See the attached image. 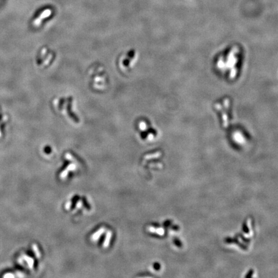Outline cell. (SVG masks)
Returning <instances> with one entry per match:
<instances>
[{
	"label": "cell",
	"mask_w": 278,
	"mask_h": 278,
	"mask_svg": "<svg viewBox=\"0 0 278 278\" xmlns=\"http://www.w3.org/2000/svg\"><path fill=\"white\" fill-rule=\"evenodd\" d=\"M52 13V11L50 9H46V10H45L43 12V13L41 14L40 15V17H39L38 19L36 20L35 21V23L36 24H39V23L41 22V21L43 19V18H45V17H48L50 16V15Z\"/></svg>",
	"instance_id": "6da1fadb"
},
{
	"label": "cell",
	"mask_w": 278,
	"mask_h": 278,
	"mask_svg": "<svg viewBox=\"0 0 278 278\" xmlns=\"http://www.w3.org/2000/svg\"><path fill=\"white\" fill-rule=\"evenodd\" d=\"M104 231H105V229H104V228L100 229L99 231H97L95 234H94L93 236H92V239L93 240H97L99 238L100 235L102 234Z\"/></svg>",
	"instance_id": "7a4b0ae2"
},
{
	"label": "cell",
	"mask_w": 278,
	"mask_h": 278,
	"mask_svg": "<svg viewBox=\"0 0 278 278\" xmlns=\"http://www.w3.org/2000/svg\"><path fill=\"white\" fill-rule=\"evenodd\" d=\"M111 236V234L110 232H109V233H108V234H107L106 238V240H105V244H104V246H105V247H107L108 245H109V240H110Z\"/></svg>",
	"instance_id": "3957f363"
},
{
	"label": "cell",
	"mask_w": 278,
	"mask_h": 278,
	"mask_svg": "<svg viewBox=\"0 0 278 278\" xmlns=\"http://www.w3.org/2000/svg\"><path fill=\"white\" fill-rule=\"evenodd\" d=\"M70 202H68V203H66V209H70Z\"/></svg>",
	"instance_id": "277c9868"
}]
</instances>
